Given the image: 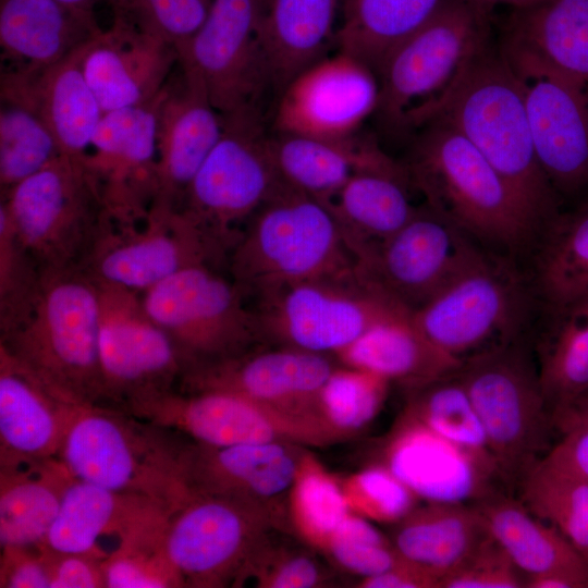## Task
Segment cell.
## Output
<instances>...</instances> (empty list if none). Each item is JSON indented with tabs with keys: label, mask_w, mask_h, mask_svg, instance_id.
I'll list each match as a JSON object with an SVG mask.
<instances>
[{
	"label": "cell",
	"mask_w": 588,
	"mask_h": 588,
	"mask_svg": "<svg viewBox=\"0 0 588 588\" xmlns=\"http://www.w3.org/2000/svg\"><path fill=\"white\" fill-rule=\"evenodd\" d=\"M416 135L403 163L425 204L480 247L522 262L540 229L518 195L449 123Z\"/></svg>",
	"instance_id": "obj_1"
},
{
	"label": "cell",
	"mask_w": 588,
	"mask_h": 588,
	"mask_svg": "<svg viewBox=\"0 0 588 588\" xmlns=\"http://www.w3.org/2000/svg\"><path fill=\"white\" fill-rule=\"evenodd\" d=\"M98 283L83 269L42 271L0 347L76 404L103 403Z\"/></svg>",
	"instance_id": "obj_2"
},
{
	"label": "cell",
	"mask_w": 588,
	"mask_h": 588,
	"mask_svg": "<svg viewBox=\"0 0 588 588\" xmlns=\"http://www.w3.org/2000/svg\"><path fill=\"white\" fill-rule=\"evenodd\" d=\"M491 12L475 0H442L382 60L375 114L395 136L434 121L477 53L490 41Z\"/></svg>",
	"instance_id": "obj_3"
},
{
	"label": "cell",
	"mask_w": 588,
	"mask_h": 588,
	"mask_svg": "<svg viewBox=\"0 0 588 588\" xmlns=\"http://www.w3.org/2000/svg\"><path fill=\"white\" fill-rule=\"evenodd\" d=\"M189 439L101 404H77L58 458L76 478L150 498L175 510L194 493L185 470Z\"/></svg>",
	"instance_id": "obj_4"
},
{
	"label": "cell",
	"mask_w": 588,
	"mask_h": 588,
	"mask_svg": "<svg viewBox=\"0 0 588 588\" xmlns=\"http://www.w3.org/2000/svg\"><path fill=\"white\" fill-rule=\"evenodd\" d=\"M357 265L331 205L283 184L248 221L225 266L246 296L257 298Z\"/></svg>",
	"instance_id": "obj_5"
},
{
	"label": "cell",
	"mask_w": 588,
	"mask_h": 588,
	"mask_svg": "<svg viewBox=\"0 0 588 588\" xmlns=\"http://www.w3.org/2000/svg\"><path fill=\"white\" fill-rule=\"evenodd\" d=\"M436 120L481 152L540 231L562 210L535 152L522 85L500 47L490 41L477 53Z\"/></svg>",
	"instance_id": "obj_6"
},
{
	"label": "cell",
	"mask_w": 588,
	"mask_h": 588,
	"mask_svg": "<svg viewBox=\"0 0 588 588\" xmlns=\"http://www.w3.org/2000/svg\"><path fill=\"white\" fill-rule=\"evenodd\" d=\"M456 376L482 425L503 483L517 488L555 431L530 333L465 358Z\"/></svg>",
	"instance_id": "obj_7"
},
{
	"label": "cell",
	"mask_w": 588,
	"mask_h": 588,
	"mask_svg": "<svg viewBox=\"0 0 588 588\" xmlns=\"http://www.w3.org/2000/svg\"><path fill=\"white\" fill-rule=\"evenodd\" d=\"M260 111L222 115L221 135L177 210L201 236L219 266L258 209L283 185Z\"/></svg>",
	"instance_id": "obj_8"
},
{
	"label": "cell",
	"mask_w": 588,
	"mask_h": 588,
	"mask_svg": "<svg viewBox=\"0 0 588 588\" xmlns=\"http://www.w3.org/2000/svg\"><path fill=\"white\" fill-rule=\"evenodd\" d=\"M538 301L520 261L482 249L412 320L437 347L465 358L530 333Z\"/></svg>",
	"instance_id": "obj_9"
},
{
	"label": "cell",
	"mask_w": 588,
	"mask_h": 588,
	"mask_svg": "<svg viewBox=\"0 0 588 588\" xmlns=\"http://www.w3.org/2000/svg\"><path fill=\"white\" fill-rule=\"evenodd\" d=\"M83 158L61 155L1 196L0 209L42 271L82 269L109 224Z\"/></svg>",
	"instance_id": "obj_10"
},
{
	"label": "cell",
	"mask_w": 588,
	"mask_h": 588,
	"mask_svg": "<svg viewBox=\"0 0 588 588\" xmlns=\"http://www.w3.org/2000/svg\"><path fill=\"white\" fill-rule=\"evenodd\" d=\"M253 308L265 344L333 356L370 328L412 314L358 269L278 289Z\"/></svg>",
	"instance_id": "obj_11"
},
{
	"label": "cell",
	"mask_w": 588,
	"mask_h": 588,
	"mask_svg": "<svg viewBox=\"0 0 588 588\" xmlns=\"http://www.w3.org/2000/svg\"><path fill=\"white\" fill-rule=\"evenodd\" d=\"M148 315L173 342L186 369L262 344L246 294L218 267H187L140 293Z\"/></svg>",
	"instance_id": "obj_12"
},
{
	"label": "cell",
	"mask_w": 588,
	"mask_h": 588,
	"mask_svg": "<svg viewBox=\"0 0 588 588\" xmlns=\"http://www.w3.org/2000/svg\"><path fill=\"white\" fill-rule=\"evenodd\" d=\"M275 530L285 531L262 509L194 493L170 513L163 543L183 588L240 587L252 556Z\"/></svg>",
	"instance_id": "obj_13"
},
{
	"label": "cell",
	"mask_w": 588,
	"mask_h": 588,
	"mask_svg": "<svg viewBox=\"0 0 588 588\" xmlns=\"http://www.w3.org/2000/svg\"><path fill=\"white\" fill-rule=\"evenodd\" d=\"M97 283L102 405L126 412L176 390L185 362L146 311L140 293Z\"/></svg>",
	"instance_id": "obj_14"
},
{
	"label": "cell",
	"mask_w": 588,
	"mask_h": 588,
	"mask_svg": "<svg viewBox=\"0 0 588 588\" xmlns=\"http://www.w3.org/2000/svg\"><path fill=\"white\" fill-rule=\"evenodd\" d=\"M517 76L535 152L562 209L588 197V85L499 46Z\"/></svg>",
	"instance_id": "obj_15"
},
{
	"label": "cell",
	"mask_w": 588,
	"mask_h": 588,
	"mask_svg": "<svg viewBox=\"0 0 588 588\" xmlns=\"http://www.w3.org/2000/svg\"><path fill=\"white\" fill-rule=\"evenodd\" d=\"M485 249L424 203L396 232L365 249L358 272L413 313Z\"/></svg>",
	"instance_id": "obj_16"
},
{
	"label": "cell",
	"mask_w": 588,
	"mask_h": 588,
	"mask_svg": "<svg viewBox=\"0 0 588 588\" xmlns=\"http://www.w3.org/2000/svg\"><path fill=\"white\" fill-rule=\"evenodd\" d=\"M266 0H212L203 25L179 54L221 115L261 111L271 85L260 41Z\"/></svg>",
	"instance_id": "obj_17"
},
{
	"label": "cell",
	"mask_w": 588,
	"mask_h": 588,
	"mask_svg": "<svg viewBox=\"0 0 588 588\" xmlns=\"http://www.w3.org/2000/svg\"><path fill=\"white\" fill-rule=\"evenodd\" d=\"M127 413L210 446L259 442H290L303 446L333 444L309 417L221 390H174L138 404Z\"/></svg>",
	"instance_id": "obj_18"
},
{
	"label": "cell",
	"mask_w": 588,
	"mask_h": 588,
	"mask_svg": "<svg viewBox=\"0 0 588 588\" xmlns=\"http://www.w3.org/2000/svg\"><path fill=\"white\" fill-rule=\"evenodd\" d=\"M199 264L220 268L184 216L175 208L156 204L136 224L109 223L82 269L99 283L143 293Z\"/></svg>",
	"instance_id": "obj_19"
},
{
	"label": "cell",
	"mask_w": 588,
	"mask_h": 588,
	"mask_svg": "<svg viewBox=\"0 0 588 588\" xmlns=\"http://www.w3.org/2000/svg\"><path fill=\"white\" fill-rule=\"evenodd\" d=\"M160 94L144 105L105 112L83 158L113 226L140 222L157 201Z\"/></svg>",
	"instance_id": "obj_20"
},
{
	"label": "cell",
	"mask_w": 588,
	"mask_h": 588,
	"mask_svg": "<svg viewBox=\"0 0 588 588\" xmlns=\"http://www.w3.org/2000/svg\"><path fill=\"white\" fill-rule=\"evenodd\" d=\"M378 95L375 71L338 50L301 72L278 96L273 132L320 138L353 136L375 114Z\"/></svg>",
	"instance_id": "obj_21"
},
{
	"label": "cell",
	"mask_w": 588,
	"mask_h": 588,
	"mask_svg": "<svg viewBox=\"0 0 588 588\" xmlns=\"http://www.w3.org/2000/svg\"><path fill=\"white\" fill-rule=\"evenodd\" d=\"M330 356L284 346H255L187 369L176 390L232 392L316 421L313 408L317 394L339 365Z\"/></svg>",
	"instance_id": "obj_22"
},
{
	"label": "cell",
	"mask_w": 588,
	"mask_h": 588,
	"mask_svg": "<svg viewBox=\"0 0 588 588\" xmlns=\"http://www.w3.org/2000/svg\"><path fill=\"white\" fill-rule=\"evenodd\" d=\"M305 450L290 442L210 446L189 440L186 477L193 493L262 509L287 530V497Z\"/></svg>",
	"instance_id": "obj_23"
},
{
	"label": "cell",
	"mask_w": 588,
	"mask_h": 588,
	"mask_svg": "<svg viewBox=\"0 0 588 588\" xmlns=\"http://www.w3.org/2000/svg\"><path fill=\"white\" fill-rule=\"evenodd\" d=\"M420 500L474 503L495 492L498 468L439 436L403 412L387 434L377 462ZM503 482V481H502Z\"/></svg>",
	"instance_id": "obj_24"
},
{
	"label": "cell",
	"mask_w": 588,
	"mask_h": 588,
	"mask_svg": "<svg viewBox=\"0 0 588 588\" xmlns=\"http://www.w3.org/2000/svg\"><path fill=\"white\" fill-rule=\"evenodd\" d=\"M177 61L173 45L125 17H113L81 51L83 73L103 113L151 101Z\"/></svg>",
	"instance_id": "obj_25"
},
{
	"label": "cell",
	"mask_w": 588,
	"mask_h": 588,
	"mask_svg": "<svg viewBox=\"0 0 588 588\" xmlns=\"http://www.w3.org/2000/svg\"><path fill=\"white\" fill-rule=\"evenodd\" d=\"M221 132L222 115L209 101L194 71L179 59L157 107L156 204L180 207L186 188Z\"/></svg>",
	"instance_id": "obj_26"
},
{
	"label": "cell",
	"mask_w": 588,
	"mask_h": 588,
	"mask_svg": "<svg viewBox=\"0 0 588 588\" xmlns=\"http://www.w3.org/2000/svg\"><path fill=\"white\" fill-rule=\"evenodd\" d=\"M171 512L150 498L74 478L41 547L105 562L126 540L164 526Z\"/></svg>",
	"instance_id": "obj_27"
},
{
	"label": "cell",
	"mask_w": 588,
	"mask_h": 588,
	"mask_svg": "<svg viewBox=\"0 0 588 588\" xmlns=\"http://www.w3.org/2000/svg\"><path fill=\"white\" fill-rule=\"evenodd\" d=\"M76 405L0 347V469L58 458Z\"/></svg>",
	"instance_id": "obj_28"
},
{
	"label": "cell",
	"mask_w": 588,
	"mask_h": 588,
	"mask_svg": "<svg viewBox=\"0 0 588 588\" xmlns=\"http://www.w3.org/2000/svg\"><path fill=\"white\" fill-rule=\"evenodd\" d=\"M100 29L95 17L58 0H0L1 71L46 70Z\"/></svg>",
	"instance_id": "obj_29"
},
{
	"label": "cell",
	"mask_w": 588,
	"mask_h": 588,
	"mask_svg": "<svg viewBox=\"0 0 588 588\" xmlns=\"http://www.w3.org/2000/svg\"><path fill=\"white\" fill-rule=\"evenodd\" d=\"M269 147L285 186L326 203H330L357 171L395 161L371 138L358 134L320 138L273 132Z\"/></svg>",
	"instance_id": "obj_30"
},
{
	"label": "cell",
	"mask_w": 588,
	"mask_h": 588,
	"mask_svg": "<svg viewBox=\"0 0 588 588\" xmlns=\"http://www.w3.org/2000/svg\"><path fill=\"white\" fill-rule=\"evenodd\" d=\"M339 0H266L260 41L271 91L278 96L335 46Z\"/></svg>",
	"instance_id": "obj_31"
},
{
	"label": "cell",
	"mask_w": 588,
	"mask_h": 588,
	"mask_svg": "<svg viewBox=\"0 0 588 588\" xmlns=\"http://www.w3.org/2000/svg\"><path fill=\"white\" fill-rule=\"evenodd\" d=\"M530 336L553 418L588 393V295L560 304L538 303Z\"/></svg>",
	"instance_id": "obj_32"
},
{
	"label": "cell",
	"mask_w": 588,
	"mask_h": 588,
	"mask_svg": "<svg viewBox=\"0 0 588 588\" xmlns=\"http://www.w3.org/2000/svg\"><path fill=\"white\" fill-rule=\"evenodd\" d=\"M82 47L46 70L1 71L0 75L28 97L54 135L61 152L74 158L88 152L103 114L82 70Z\"/></svg>",
	"instance_id": "obj_33"
},
{
	"label": "cell",
	"mask_w": 588,
	"mask_h": 588,
	"mask_svg": "<svg viewBox=\"0 0 588 588\" xmlns=\"http://www.w3.org/2000/svg\"><path fill=\"white\" fill-rule=\"evenodd\" d=\"M334 357L341 365L372 372L406 390L450 376L463 363L431 343L414 324L412 314L370 328Z\"/></svg>",
	"instance_id": "obj_34"
},
{
	"label": "cell",
	"mask_w": 588,
	"mask_h": 588,
	"mask_svg": "<svg viewBox=\"0 0 588 588\" xmlns=\"http://www.w3.org/2000/svg\"><path fill=\"white\" fill-rule=\"evenodd\" d=\"M500 46L588 85V0H546L512 9Z\"/></svg>",
	"instance_id": "obj_35"
},
{
	"label": "cell",
	"mask_w": 588,
	"mask_h": 588,
	"mask_svg": "<svg viewBox=\"0 0 588 588\" xmlns=\"http://www.w3.org/2000/svg\"><path fill=\"white\" fill-rule=\"evenodd\" d=\"M392 526L395 551L442 579L489 536L476 505L466 502L425 501Z\"/></svg>",
	"instance_id": "obj_36"
},
{
	"label": "cell",
	"mask_w": 588,
	"mask_h": 588,
	"mask_svg": "<svg viewBox=\"0 0 588 588\" xmlns=\"http://www.w3.org/2000/svg\"><path fill=\"white\" fill-rule=\"evenodd\" d=\"M493 539L526 577L561 574L588 584V561L520 500L500 493L474 502Z\"/></svg>",
	"instance_id": "obj_37"
},
{
	"label": "cell",
	"mask_w": 588,
	"mask_h": 588,
	"mask_svg": "<svg viewBox=\"0 0 588 588\" xmlns=\"http://www.w3.org/2000/svg\"><path fill=\"white\" fill-rule=\"evenodd\" d=\"M404 163L365 169L353 174L329 203L357 258L368 247L402 228L416 212Z\"/></svg>",
	"instance_id": "obj_38"
},
{
	"label": "cell",
	"mask_w": 588,
	"mask_h": 588,
	"mask_svg": "<svg viewBox=\"0 0 588 588\" xmlns=\"http://www.w3.org/2000/svg\"><path fill=\"white\" fill-rule=\"evenodd\" d=\"M539 304L588 295V197L563 208L522 261Z\"/></svg>",
	"instance_id": "obj_39"
},
{
	"label": "cell",
	"mask_w": 588,
	"mask_h": 588,
	"mask_svg": "<svg viewBox=\"0 0 588 588\" xmlns=\"http://www.w3.org/2000/svg\"><path fill=\"white\" fill-rule=\"evenodd\" d=\"M73 479L59 458L0 469V547H41Z\"/></svg>",
	"instance_id": "obj_40"
},
{
	"label": "cell",
	"mask_w": 588,
	"mask_h": 588,
	"mask_svg": "<svg viewBox=\"0 0 588 588\" xmlns=\"http://www.w3.org/2000/svg\"><path fill=\"white\" fill-rule=\"evenodd\" d=\"M442 0H339L335 47L371 68L419 28Z\"/></svg>",
	"instance_id": "obj_41"
},
{
	"label": "cell",
	"mask_w": 588,
	"mask_h": 588,
	"mask_svg": "<svg viewBox=\"0 0 588 588\" xmlns=\"http://www.w3.org/2000/svg\"><path fill=\"white\" fill-rule=\"evenodd\" d=\"M63 155L28 97L0 79V195Z\"/></svg>",
	"instance_id": "obj_42"
},
{
	"label": "cell",
	"mask_w": 588,
	"mask_h": 588,
	"mask_svg": "<svg viewBox=\"0 0 588 588\" xmlns=\"http://www.w3.org/2000/svg\"><path fill=\"white\" fill-rule=\"evenodd\" d=\"M351 513L340 478L305 450L287 497L290 530L309 548L322 552Z\"/></svg>",
	"instance_id": "obj_43"
},
{
	"label": "cell",
	"mask_w": 588,
	"mask_h": 588,
	"mask_svg": "<svg viewBox=\"0 0 588 588\" xmlns=\"http://www.w3.org/2000/svg\"><path fill=\"white\" fill-rule=\"evenodd\" d=\"M389 385L378 375L339 363L317 394L313 417L333 443L344 441L377 417Z\"/></svg>",
	"instance_id": "obj_44"
},
{
	"label": "cell",
	"mask_w": 588,
	"mask_h": 588,
	"mask_svg": "<svg viewBox=\"0 0 588 588\" xmlns=\"http://www.w3.org/2000/svg\"><path fill=\"white\" fill-rule=\"evenodd\" d=\"M407 391L403 412L498 468L476 408L456 372Z\"/></svg>",
	"instance_id": "obj_45"
},
{
	"label": "cell",
	"mask_w": 588,
	"mask_h": 588,
	"mask_svg": "<svg viewBox=\"0 0 588 588\" xmlns=\"http://www.w3.org/2000/svg\"><path fill=\"white\" fill-rule=\"evenodd\" d=\"M517 488L523 504L588 561V482L539 461Z\"/></svg>",
	"instance_id": "obj_46"
},
{
	"label": "cell",
	"mask_w": 588,
	"mask_h": 588,
	"mask_svg": "<svg viewBox=\"0 0 588 588\" xmlns=\"http://www.w3.org/2000/svg\"><path fill=\"white\" fill-rule=\"evenodd\" d=\"M164 526L126 540L109 555L106 588H183L166 552Z\"/></svg>",
	"instance_id": "obj_47"
},
{
	"label": "cell",
	"mask_w": 588,
	"mask_h": 588,
	"mask_svg": "<svg viewBox=\"0 0 588 588\" xmlns=\"http://www.w3.org/2000/svg\"><path fill=\"white\" fill-rule=\"evenodd\" d=\"M350 511L371 523L393 525L419 504V498L387 466L373 463L340 478Z\"/></svg>",
	"instance_id": "obj_48"
},
{
	"label": "cell",
	"mask_w": 588,
	"mask_h": 588,
	"mask_svg": "<svg viewBox=\"0 0 588 588\" xmlns=\"http://www.w3.org/2000/svg\"><path fill=\"white\" fill-rule=\"evenodd\" d=\"M343 572L363 578L392 567L401 555L371 522L351 513L321 552Z\"/></svg>",
	"instance_id": "obj_49"
},
{
	"label": "cell",
	"mask_w": 588,
	"mask_h": 588,
	"mask_svg": "<svg viewBox=\"0 0 588 588\" xmlns=\"http://www.w3.org/2000/svg\"><path fill=\"white\" fill-rule=\"evenodd\" d=\"M331 576L308 551L277 543L270 536L252 556L241 586L258 588H318L329 586Z\"/></svg>",
	"instance_id": "obj_50"
},
{
	"label": "cell",
	"mask_w": 588,
	"mask_h": 588,
	"mask_svg": "<svg viewBox=\"0 0 588 588\" xmlns=\"http://www.w3.org/2000/svg\"><path fill=\"white\" fill-rule=\"evenodd\" d=\"M212 0H126L120 16L173 45L179 54L206 20Z\"/></svg>",
	"instance_id": "obj_51"
},
{
	"label": "cell",
	"mask_w": 588,
	"mask_h": 588,
	"mask_svg": "<svg viewBox=\"0 0 588 588\" xmlns=\"http://www.w3.org/2000/svg\"><path fill=\"white\" fill-rule=\"evenodd\" d=\"M42 270L17 240L0 209V330L23 311L34 294Z\"/></svg>",
	"instance_id": "obj_52"
},
{
	"label": "cell",
	"mask_w": 588,
	"mask_h": 588,
	"mask_svg": "<svg viewBox=\"0 0 588 588\" xmlns=\"http://www.w3.org/2000/svg\"><path fill=\"white\" fill-rule=\"evenodd\" d=\"M441 588H525V575L489 534L462 564L443 577Z\"/></svg>",
	"instance_id": "obj_53"
},
{
	"label": "cell",
	"mask_w": 588,
	"mask_h": 588,
	"mask_svg": "<svg viewBox=\"0 0 588 588\" xmlns=\"http://www.w3.org/2000/svg\"><path fill=\"white\" fill-rule=\"evenodd\" d=\"M1 588H49V561L42 547H5L0 554Z\"/></svg>",
	"instance_id": "obj_54"
},
{
	"label": "cell",
	"mask_w": 588,
	"mask_h": 588,
	"mask_svg": "<svg viewBox=\"0 0 588 588\" xmlns=\"http://www.w3.org/2000/svg\"><path fill=\"white\" fill-rule=\"evenodd\" d=\"M44 549L49 561V588H106L103 560L100 558L90 553Z\"/></svg>",
	"instance_id": "obj_55"
},
{
	"label": "cell",
	"mask_w": 588,
	"mask_h": 588,
	"mask_svg": "<svg viewBox=\"0 0 588 588\" xmlns=\"http://www.w3.org/2000/svg\"><path fill=\"white\" fill-rule=\"evenodd\" d=\"M560 434L540 462L588 482V424L574 426Z\"/></svg>",
	"instance_id": "obj_56"
},
{
	"label": "cell",
	"mask_w": 588,
	"mask_h": 588,
	"mask_svg": "<svg viewBox=\"0 0 588 588\" xmlns=\"http://www.w3.org/2000/svg\"><path fill=\"white\" fill-rule=\"evenodd\" d=\"M442 577L416 563L401 559L389 569L363 578L362 588H441Z\"/></svg>",
	"instance_id": "obj_57"
},
{
	"label": "cell",
	"mask_w": 588,
	"mask_h": 588,
	"mask_svg": "<svg viewBox=\"0 0 588 588\" xmlns=\"http://www.w3.org/2000/svg\"><path fill=\"white\" fill-rule=\"evenodd\" d=\"M553 424L559 433L574 426L588 424V394L555 413Z\"/></svg>",
	"instance_id": "obj_58"
},
{
	"label": "cell",
	"mask_w": 588,
	"mask_h": 588,
	"mask_svg": "<svg viewBox=\"0 0 588 588\" xmlns=\"http://www.w3.org/2000/svg\"><path fill=\"white\" fill-rule=\"evenodd\" d=\"M478 4L492 12L497 5H507L511 9H522L541 3L546 0H475Z\"/></svg>",
	"instance_id": "obj_59"
},
{
	"label": "cell",
	"mask_w": 588,
	"mask_h": 588,
	"mask_svg": "<svg viewBox=\"0 0 588 588\" xmlns=\"http://www.w3.org/2000/svg\"><path fill=\"white\" fill-rule=\"evenodd\" d=\"M58 1L83 15L96 19L95 8L99 0H58Z\"/></svg>",
	"instance_id": "obj_60"
},
{
	"label": "cell",
	"mask_w": 588,
	"mask_h": 588,
	"mask_svg": "<svg viewBox=\"0 0 588 588\" xmlns=\"http://www.w3.org/2000/svg\"><path fill=\"white\" fill-rule=\"evenodd\" d=\"M112 9L113 17L120 16L124 10L126 0H107Z\"/></svg>",
	"instance_id": "obj_61"
},
{
	"label": "cell",
	"mask_w": 588,
	"mask_h": 588,
	"mask_svg": "<svg viewBox=\"0 0 588 588\" xmlns=\"http://www.w3.org/2000/svg\"><path fill=\"white\" fill-rule=\"evenodd\" d=\"M588 394V393H587Z\"/></svg>",
	"instance_id": "obj_62"
}]
</instances>
